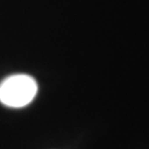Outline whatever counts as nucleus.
I'll return each mask as SVG.
<instances>
[{"label":"nucleus","mask_w":149,"mask_h":149,"mask_svg":"<svg viewBox=\"0 0 149 149\" xmlns=\"http://www.w3.org/2000/svg\"><path fill=\"white\" fill-rule=\"evenodd\" d=\"M37 93V82L27 74L11 75L0 83V102L8 107L27 106L34 100Z\"/></svg>","instance_id":"f257e3e1"}]
</instances>
